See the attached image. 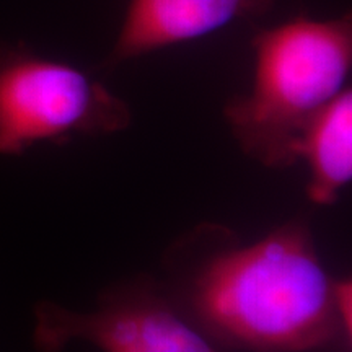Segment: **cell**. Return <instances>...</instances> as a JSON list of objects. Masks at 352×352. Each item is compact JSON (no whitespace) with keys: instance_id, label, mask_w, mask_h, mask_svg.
Here are the masks:
<instances>
[{"instance_id":"7","label":"cell","mask_w":352,"mask_h":352,"mask_svg":"<svg viewBox=\"0 0 352 352\" xmlns=\"http://www.w3.org/2000/svg\"><path fill=\"white\" fill-rule=\"evenodd\" d=\"M334 298L346 333L352 338V280L351 277L334 279Z\"/></svg>"},{"instance_id":"4","label":"cell","mask_w":352,"mask_h":352,"mask_svg":"<svg viewBox=\"0 0 352 352\" xmlns=\"http://www.w3.org/2000/svg\"><path fill=\"white\" fill-rule=\"evenodd\" d=\"M33 311L38 352H63L74 341L101 352H226L151 285L114 290L95 310L39 302Z\"/></svg>"},{"instance_id":"1","label":"cell","mask_w":352,"mask_h":352,"mask_svg":"<svg viewBox=\"0 0 352 352\" xmlns=\"http://www.w3.org/2000/svg\"><path fill=\"white\" fill-rule=\"evenodd\" d=\"M183 314L219 347L310 352L351 347L334 298V277L310 228L292 220L261 240L209 254L184 290Z\"/></svg>"},{"instance_id":"2","label":"cell","mask_w":352,"mask_h":352,"mask_svg":"<svg viewBox=\"0 0 352 352\" xmlns=\"http://www.w3.org/2000/svg\"><path fill=\"white\" fill-rule=\"evenodd\" d=\"M252 90L223 108L241 152L266 168L297 164L303 126L346 90L352 69V15L296 16L259 30L252 41Z\"/></svg>"},{"instance_id":"6","label":"cell","mask_w":352,"mask_h":352,"mask_svg":"<svg viewBox=\"0 0 352 352\" xmlns=\"http://www.w3.org/2000/svg\"><path fill=\"white\" fill-rule=\"evenodd\" d=\"M296 158L308 168L307 195L316 206H331L352 178V91L342 90L303 126Z\"/></svg>"},{"instance_id":"3","label":"cell","mask_w":352,"mask_h":352,"mask_svg":"<svg viewBox=\"0 0 352 352\" xmlns=\"http://www.w3.org/2000/svg\"><path fill=\"white\" fill-rule=\"evenodd\" d=\"M131 122L129 104L76 65L0 51V155L77 135H111Z\"/></svg>"},{"instance_id":"5","label":"cell","mask_w":352,"mask_h":352,"mask_svg":"<svg viewBox=\"0 0 352 352\" xmlns=\"http://www.w3.org/2000/svg\"><path fill=\"white\" fill-rule=\"evenodd\" d=\"M274 3L276 0H129L104 67L196 41L235 21L261 19Z\"/></svg>"}]
</instances>
